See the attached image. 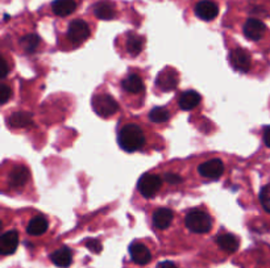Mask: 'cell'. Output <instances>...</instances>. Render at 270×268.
<instances>
[{
	"label": "cell",
	"instance_id": "obj_12",
	"mask_svg": "<svg viewBox=\"0 0 270 268\" xmlns=\"http://www.w3.org/2000/svg\"><path fill=\"white\" fill-rule=\"evenodd\" d=\"M9 185L12 188H21L24 187L29 180V170L25 166H15L9 173Z\"/></svg>",
	"mask_w": 270,
	"mask_h": 268
},
{
	"label": "cell",
	"instance_id": "obj_29",
	"mask_svg": "<svg viewBox=\"0 0 270 268\" xmlns=\"http://www.w3.org/2000/svg\"><path fill=\"white\" fill-rule=\"evenodd\" d=\"M166 180H167V183L177 184L181 181V177H178L175 174H167V175H166Z\"/></svg>",
	"mask_w": 270,
	"mask_h": 268
},
{
	"label": "cell",
	"instance_id": "obj_1",
	"mask_svg": "<svg viewBox=\"0 0 270 268\" xmlns=\"http://www.w3.org/2000/svg\"><path fill=\"white\" fill-rule=\"evenodd\" d=\"M120 147L124 151L128 153H133L137 151L144 146L145 143V135L139 125L136 124H127L125 127L121 128L119 132V137H117Z\"/></svg>",
	"mask_w": 270,
	"mask_h": 268
},
{
	"label": "cell",
	"instance_id": "obj_30",
	"mask_svg": "<svg viewBox=\"0 0 270 268\" xmlns=\"http://www.w3.org/2000/svg\"><path fill=\"white\" fill-rule=\"evenodd\" d=\"M264 143L270 149V127H267L264 129Z\"/></svg>",
	"mask_w": 270,
	"mask_h": 268
},
{
	"label": "cell",
	"instance_id": "obj_6",
	"mask_svg": "<svg viewBox=\"0 0 270 268\" xmlns=\"http://www.w3.org/2000/svg\"><path fill=\"white\" fill-rule=\"evenodd\" d=\"M229 63L233 69H236L240 73H247L252 66L251 55L247 50L244 49L232 50L229 53Z\"/></svg>",
	"mask_w": 270,
	"mask_h": 268
},
{
	"label": "cell",
	"instance_id": "obj_27",
	"mask_svg": "<svg viewBox=\"0 0 270 268\" xmlns=\"http://www.w3.org/2000/svg\"><path fill=\"white\" fill-rule=\"evenodd\" d=\"M85 245L91 253L99 254L102 251V243L98 239H87Z\"/></svg>",
	"mask_w": 270,
	"mask_h": 268
},
{
	"label": "cell",
	"instance_id": "obj_2",
	"mask_svg": "<svg viewBox=\"0 0 270 268\" xmlns=\"http://www.w3.org/2000/svg\"><path fill=\"white\" fill-rule=\"evenodd\" d=\"M185 223L187 229H190L194 233L205 234L209 233L213 226V220L207 213L202 211L190 212L185 220Z\"/></svg>",
	"mask_w": 270,
	"mask_h": 268
},
{
	"label": "cell",
	"instance_id": "obj_3",
	"mask_svg": "<svg viewBox=\"0 0 270 268\" xmlns=\"http://www.w3.org/2000/svg\"><path fill=\"white\" fill-rule=\"evenodd\" d=\"M93 108L101 117H111L119 109V104L109 95H97L93 99Z\"/></svg>",
	"mask_w": 270,
	"mask_h": 268
},
{
	"label": "cell",
	"instance_id": "obj_25",
	"mask_svg": "<svg viewBox=\"0 0 270 268\" xmlns=\"http://www.w3.org/2000/svg\"><path fill=\"white\" fill-rule=\"evenodd\" d=\"M169 117H170L169 111H167L166 108L162 107L153 108L151 111V113H149V119H151V121H153V123L156 124L166 123V121L169 120Z\"/></svg>",
	"mask_w": 270,
	"mask_h": 268
},
{
	"label": "cell",
	"instance_id": "obj_10",
	"mask_svg": "<svg viewBox=\"0 0 270 268\" xmlns=\"http://www.w3.org/2000/svg\"><path fill=\"white\" fill-rule=\"evenodd\" d=\"M129 254H131L132 261L140 266L148 265L152 261V254L147 246L139 242H133L129 246Z\"/></svg>",
	"mask_w": 270,
	"mask_h": 268
},
{
	"label": "cell",
	"instance_id": "obj_7",
	"mask_svg": "<svg viewBox=\"0 0 270 268\" xmlns=\"http://www.w3.org/2000/svg\"><path fill=\"white\" fill-rule=\"evenodd\" d=\"M198 173H199L201 177L206 178V179H219L224 173L223 162L220 161V159H211V161L205 162V163H202L199 166Z\"/></svg>",
	"mask_w": 270,
	"mask_h": 268
},
{
	"label": "cell",
	"instance_id": "obj_26",
	"mask_svg": "<svg viewBox=\"0 0 270 268\" xmlns=\"http://www.w3.org/2000/svg\"><path fill=\"white\" fill-rule=\"evenodd\" d=\"M260 201L263 204V207L265 208V211L270 213V184L261 189V192H260Z\"/></svg>",
	"mask_w": 270,
	"mask_h": 268
},
{
	"label": "cell",
	"instance_id": "obj_11",
	"mask_svg": "<svg viewBox=\"0 0 270 268\" xmlns=\"http://www.w3.org/2000/svg\"><path fill=\"white\" fill-rule=\"evenodd\" d=\"M19 246V233L16 230H11L4 233L0 238V253L3 255H11L16 251Z\"/></svg>",
	"mask_w": 270,
	"mask_h": 268
},
{
	"label": "cell",
	"instance_id": "obj_18",
	"mask_svg": "<svg viewBox=\"0 0 270 268\" xmlns=\"http://www.w3.org/2000/svg\"><path fill=\"white\" fill-rule=\"evenodd\" d=\"M48 227H49L48 220L44 216H37V217H35V219H32L29 221V223L27 226V231L29 235L39 237V235H43L47 231Z\"/></svg>",
	"mask_w": 270,
	"mask_h": 268
},
{
	"label": "cell",
	"instance_id": "obj_16",
	"mask_svg": "<svg viewBox=\"0 0 270 268\" xmlns=\"http://www.w3.org/2000/svg\"><path fill=\"white\" fill-rule=\"evenodd\" d=\"M216 243L220 249L225 251V253H235L236 250L239 249V238L233 235V234H221L216 238Z\"/></svg>",
	"mask_w": 270,
	"mask_h": 268
},
{
	"label": "cell",
	"instance_id": "obj_15",
	"mask_svg": "<svg viewBox=\"0 0 270 268\" xmlns=\"http://www.w3.org/2000/svg\"><path fill=\"white\" fill-rule=\"evenodd\" d=\"M51 259L57 267L67 268L73 262V254L69 247H61L51 255Z\"/></svg>",
	"mask_w": 270,
	"mask_h": 268
},
{
	"label": "cell",
	"instance_id": "obj_8",
	"mask_svg": "<svg viewBox=\"0 0 270 268\" xmlns=\"http://www.w3.org/2000/svg\"><path fill=\"white\" fill-rule=\"evenodd\" d=\"M244 35L248 40L251 41H259L264 37L267 27L263 21H260L257 19H249L247 20V23L244 24Z\"/></svg>",
	"mask_w": 270,
	"mask_h": 268
},
{
	"label": "cell",
	"instance_id": "obj_9",
	"mask_svg": "<svg viewBox=\"0 0 270 268\" xmlns=\"http://www.w3.org/2000/svg\"><path fill=\"white\" fill-rule=\"evenodd\" d=\"M219 13V7L211 0H202L195 5V15L201 20L211 21Z\"/></svg>",
	"mask_w": 270,
	"mask_h": 268
},
{
	"label": "cell",
	"instance_id": "obj_14",
	"mask_svg": "<svg viewBox=\"0 0 270 268\" xmlns=\"http://www.w3.org/2000/svg\"><path fill=\"white\" fill-rule=\"evenodd\" d=\"M173 221V212L167 208H160L153 215V225L160 230L167 229Z\"/></svg>",
	"mask_w": 270,
	"mask_h": 268
},
{
	"label": "cell",
	"instance_id": "obj_19",
	"mask_svg": "<svg viewBox=\"0 0 270 268\" xmlns=\"http://www.w3.org/2000/svg\"><path fill=\"white\" fill-rule=\"evenodd\" d=\"M178 103H179V107L183 111H191L194 108L197 107L198 104L201 103V95L195 91H186L183 92L178 100Z\"/></svg>",
	"mask_w": 270,
	"mask_h": 268
},
{
	"label": "cell",
	"instance_id": "obj_22",
	"mask_svg": "<svg viewBox=\"0 0 270 268\" xmlns=\"http://www.w3.org/2000/svg\"><path fill=\"white\" fill-rule=\"evenodd\" d=\"M32 120H33V116L31 113H27V112H16V113H13L8 119V123L13 128H25L28 125H31Z\"/></svg>",
	"mask_w": 270,
	"mask_h": 268
},
{
	"label": "cell",
	"instance_id": "obj_23",
	"mask_svg": "<svg viewBox=\"0 0 270 268\" xmlns=\"http://www.w3.org/2000/svg\"><path fill=\"white\" fill-rule=\"evenodd\" d=\"M144 46V40L143 37H140L137 35H128L127 37V44H125V47H127V53L131 54V55H139L141 53Z\"/></svg>",
	"mask_w": 270,
	"mask_h": 268
},
{
	"label": "cell",
	"instance_id": "obj_5",
	"mask_svg": "<svg viewBox=\"0 0 270 268\" xmlns=\"http://www.w3.org/2000/svg\"><path fill=\"white\" fill-rule=\"evenodd\" d=\"M67 37L75 46L81 45L90 37V28L83 20H75L69 25Z\"/></svg>",
	"mask_w": 270,
	"mask_h": 268
},
{
	"label": "cell",
	"instance_id": "obj_28",
	"mask_svg": "<svg viewBox=\"0 0 270 268\" xmlns=\"http://www.w3.org/2000/svg\"><path fill=\"white\" fill-rule=\"evenodd\" d=\"M12 92L11 89L8 87L7 85H1L0 86V103L5 104L11 97Z\"/></svg>",
	"mask_w": 270,
	"mask_h": 268
},
{
	"label": "cell",
	"instance_id": "obj_32",
	"mask_svg": "<svg viewBox=\"0 0 270 268\" xmlns=\"http://www.w3.org/2000/svg\"><path fill=\"white\" fill-rule=\"evenodd\" d=\"M157 268H178V267L174 265L173 262L166 261V262H161V263H159Z\"/></svg>",
	"mask_w": 270,
	"mask_h": 268
},
{
	"label": "cell",
	"instance_id": "obj_21",
	"mask_svg": "<svg viewBox=\"0 0 270 268\" xmlns=\"http://www.w3.org/2000/svg\"><path fill=\"white\" fill-rule=\"evenodd\" d=\"M123 89L127 92H131V93H141L145 87H144L141 78L139 75L132 74V75L127 77L123 81Z\"/></svg>",
	"mask_w": 270,
	"mask_h": 268
},
{
	"label": "cell",
	"instance_id": "obj_31",
	"mask_svg": "<svg viewBox=\"0 0 270 268\" xmlns=\"http://www.w3.org/2000/svg\"><path fill=\"white\" fill-rule=\"evenodd\" d=\"M8 62L5 59H1V78H5L8 75Z\"/></svg>",
	"mask_w": 270,
	"mask_h": 268
},
{
	"label": "cell",
	"instance_id": "obj_4",
	"mask_svg": "<svg viewBox=\"0 0 270 268\" xmlns=\"http://www.w3.org/2000/svg\"><path fill=\"white\" fill-rule=\"evenodd\" d=\"M162 185V180L159 175H153V174H145L140 178L137 188L139 192L145 197V199H152Z\"/></svg>",
	"mask_w": 270,
	"mask_h": 268
},
{
	"label": "cell",
	"instance_id": "obj_17",
	"mask_svg": "<svg viewBox=\"0 0 270 268\" xmlns=\"http://www.w3.org/2000/svg\"><path fill=\"white\" fill-rule=\"evenodd\" d=\"M52 9L57 16L65 17V16L71 15L77 9V3L75 0H54L52 4Z\"/></svg>",
	"mask_w": 270,
	"mask_h": 268
},
{
	"label": "cell",
	"instance_id": "obj_20",
	"mask_svg": "<svg viewBox=\"0 0 270 268\" xmlns=\"http://www.w3.org/2000/svg\"><path fill=\"white\" fill-rule=\"evenodd\" d=\"M94 13L98 19L101 20H112L116 16L115 8L107 1H99L94 7Z\"/></svg>",
	"mask_w": 270,
	"mask_h": 268
},
{
	"label": "cell",
	"instance_id": "obj_24",
	"mask_svg": "<svg viewBox=\"0 0 270 268\" xmlns=\"http://www.w3.org/2000/svg\"><path fill=\"white\" fill-rule=\"evenodd\" d=\"M20 45L27 53H33L40 45V37L37 35H27L20 40Z\"/></svg>",
	"mask_w": 270,
	"mask_h": 268
},
{
	"label": "cell",
	"instance_id": "obj_13",
	"mask_svg": "<svg viewBox=\"0 0 270 268\" xmlns=\"http://www.w3.org/2000/svg\"><path fill=\"white\" fill-rule=\"evenodd\" d=\"M178 75L173 69L162 70L160 75L157 77V86L163 91H169L177 87Z\"/></svg>",
	"mask_w": 270,
	"mask_h": 268
}]
</instances>
